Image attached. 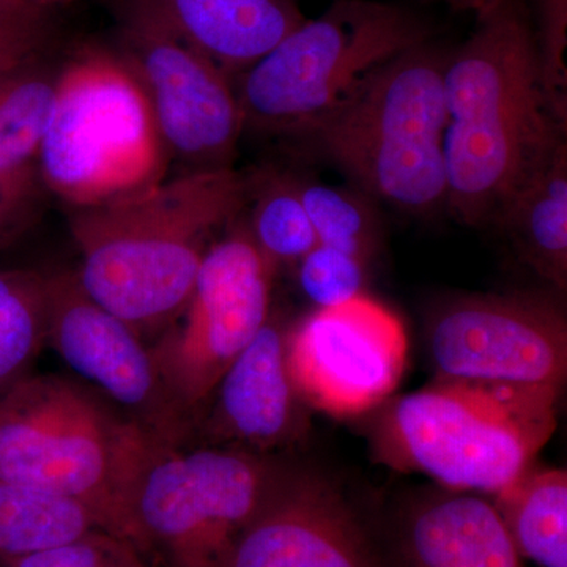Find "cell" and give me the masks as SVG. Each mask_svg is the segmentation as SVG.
<instances>
[{
    "mask_svg": "<svg viewBox=\"0 0 567 567\" xmlns=\"http://www.w3.org/2000/svg\"><path fill=\"white\" fill-rule=\"evenodd\" d=\"M275 274L248 226L235 219L205 254L181 317L148 344L194 434L216 383L271 316Z\"/></svg>",
    "mask_w": 567,
    "mask_h": 567,
    "instance_id": "9c48e42d",
    "label": "cell"
},
{
    "mask_svg": "<svg viewBox=\"0 0 567 567\" xmlns=\"http://www.w3.org/2000/svg\"><path fill=\"white\" fill-rule=\"evenodd\" d=\"M246 226L257 249L275 270L282 265H297L319 245L293 177H271L262 183L254 196L251 218Z\"/></svg>",
    "mask_w": 567,
    "mask_h": 567,
    "instance_id": "cb8c5ba5",
    "label": "cell"
},
{
    "mask_svg": "<svg viewBox=\"0 0 567 567\" xmlns=\"http://www.w3.org/2000/svg\"><path fill=\"white\" fill-rule=\"evenodd\" d=\"M58 69L47 58L0 78V186L24 203L39 181L41 141L54 103Z\"/></svg>",
    "mask_w": 567,
    "mask_h": 567,
    "instance_id": "d6986e66",
    "label": "cell"
},
{
    "mask_svg": "<svg viewBox=\"0 0 567 567\" xmlns=\"http://www.w3.org/2000/svg\"><path fill=\"white\" fill-rule=\"evenodd\" d=\"M409 339L393 311L360 297L289 327L287 358L309 409L354 417L385 404L404 375Z\"/></svg>",
    "mask_w": 567,
    "mask_h": 567,
    "instance_id": "4fadbf2b",
    "label": "cell"
},
{
    "mask_svg": "<svg viewBox=\"0 0 567 567\" xmlns=\"http://www.w3.org/2000/svg\"><path fill=\"white\" fill-rule=\"evenodd\" d=\"M293 185L319 245L350 254L368 264L382 240V224L372 197L358 188H339L315 181Z\"/></svg>",
    "mask_w": 567,
    "mask_h": 567,
    "instance_id": "603a6c76",
    "label": "cell"
},
{
    "mask_svg": "<svg viewBox=\"0 0 567 567\" xmlns=\"http://www.w3.org/2000/svg\"><path fill=\"white\" fill-rule=\"evenodd\" d=\"M431 40L423 18L375 0H336L238 74L245 126L293 137L346 102L361 82L410 48Z\"/></svg>",
    "mask_w": 567,
    "mask_h": 567,
    "instance_id": "ba28073f",
    "label": "cell"
},
{
    "mask_svg": "<svg viewBox=\"0 0 567 567\" xmlns=\"http://www.w3.org/2000/svg\"><path fill=\"white\" fill-rule=\"evenodd\" d=\"M535 29L543 81L551 106L566 123L567 0H536Z\"/></svg>",
    "mask_w": 567,
    "mask_h": 567,
    "instance_id": "4316f807",
    "label": "cell"
},
{
    "mask_svg": "<svg viewBox=\"0 0 567 567\" xmlns=\"http://www.w3.org/2000/svg\"><path fill=\"white\" fill-rule=\"evenodd\" d=\"M166 29L233 78L251 69L306 18L297 0H104Z\"/></svg>",
    "mask_w": 567,
    "mask_h": 567,
    "instance_id": "2e32d148",
    "label": "cell"
},
{
    "mask_svg": "<svg viewBox=\"0 0 567 567\" xmlns=\"http://www.w3.org/2000/svg\"><path fill=\"white\" fill-rule=\"evenodd\" d=\"M561 394L436 379L377 417L380 462L456 492L496 494L524 473L557 429Z\"/></svg>",
    "mask_w": 567,
    "mask_h": 567,
    "instance_id": "277c9868",
    "label": "cell"
},
{
    "mask_svg": "<svg viewBox=\"0 0 567 567\" xmlns=\"http://www.w3.org/2000/svg\"><path fill=\"white\" fill-rule=\"evenodd\" d=\"M147 440L70 377L31 374L0 399V480L76 499L132 546L126 488Z\"/></svg>",
    "mask_w": 567,
    "mask_h": 567,
    "instance_id": "8992f818",
    "label": "cell"
},
{
    "mask_svg": "<svg viewBox=\"0 0 567 567\" xmlns=\"http://www.w3.org/2000/svg\"><path fill=\"white\" fill-rule=\"evenodd\" d=\"M117 44L183 173L233 169L245 123L233 78L155 22L112 13Z\"/></svg>",
    "mask_w": 567,
    "mask_h": 567,
    "instance_id": "7c38bea8",
    "label": "cell"
},
{
    "mask_svg": "<svg viewBox=\"0 0 567 567\" xmlns=\"http://www.w3.org/2000/svg\"><path fill=\"white\" fill-rule=\"evenodd\" d=\"M446 58L431 40L401 52L293 141L372 199L420 216L445 207Z\"/></svg>",
    "mask_w": 567,
    "mask_h": 567,
    "instance_id": "3957f363",
    "label": "cell"
},
{
    "mask_svg": "<svg viewBox=\"0 0 567 567\" xmlns=\"http://www.w3.org/2000/svg\"><path fill=\"white\" fill-rule=\"evenodd\" d=\"M440 2H445L456 10L473 11V13L480 14L481 11L488 9L496 0H440Z\"/></svg>",
    "mask_w": 567,
    "mask_h": 567,
    "instance_id": "4dcf8cb0",
    "label": "cell"
},
{
    "mask_svg": "<svg viewBox=\"0 0 567 567\" xmlns=\"http://www.w3.org/2000/svg\"><path fill=\"white\" fill-rule=\"evenodd\" d=\"M286 466L275 454L148 440L126 488L133 546L155 567H226Z\"/></svg>",
    "mask_w": 567,
    "mask_h": 567,
    "instance_id": "52a82bcc",
    "label": "cell"
},
{
    "mask_svg": "<svg viewBox=\"0 0 567 567\" xmlns=\"http://www.w3.org/2000/svg\"><path fill=\"white\" fill-rule=\"evenodd\" d=\"M496 513L522 558L567 567V473L528 466L495 494Z\"/></svg>",
    "mask_w": 567,
    "mask_h": 567,
    "instance_id": "ffe728a7",
    "label": "cell"
},
{
    "mask_svg": "<svg viewBox=\"0 0 567 567\" xmlns=\"http://www.w3.org/2000/svg\"><path fill=\"white\" fill-rule=\"evenodd\" d=\"M248 199L249 181L233 167L70 210L82 289L151 344L181 317L205 254Z\"/></svg>",
    "mask_w": 567,
    "mask_h": 567,
    "instance_id": "7a4b0ae2",
    "label": "cell"
},
{
    "mask_svg": "<svg viewBox=\"0 0 567 567\" xmlns=\"http://www.w3.org/2000/svg\"><path fill=\"white\" fill-rule=\"evenodd\" d=\"M447 52L443 91L446 204L466 226H491L506 200L566 142L543 81L522 0H496Z\"/></svg>",
    "mask_w": 567,
    "mask_h": 567,
    "instance_id": "6da1fadb",
    "label": "cell"
},
{
    "mask_svg": "<svg viewBox=\"0 0 567 567\" xmlns=\"http://www.w3.org/2000/svg\"><path fill=\"white\" fill-rule=\"evenodd\" d=\"M47 347V276L0 270V399L32 374Z\"/></svg>",
    "mask_w": 567,
    "mask_h": 567,
    "instance_id": "7402d4cb",
    "label": "cell"
},
{
    "mask_svg": "<svg viewBox=\"0 0 567 567\" xmlns=\"http://www.w3.org/2000/svg\"><path fill=\"white\" fill-rule=\"evenodd\" d=\"M436 379L563 394L567 375L565 312L529 293L466 295L429 320Z\"/></svg>",
    "mask_w": 567,
    "mask_h": 567,
    "instance_id": "8fae6325",
    "label": "cell"
},
{
    "mask_svg": "<svg viewBox=\"0 0 567 567\" xmlns=\"http://www.w3.org/2000/svg\"><path fill=\"white\" fill-rule=\"evenodd\" d=\"M402 567H524L494 505L470 492L417 499L402 518Z\"/></svg>",
    "mask_w": 567,
    "mask_h": 567,
    "instance_id": "e0dca14e",
    "label": "cell"
},
{
    "mask_svg": "<svg viewBox=\"0 0 567 567\" xmlns=\"http://www.w3.org/2000/svg\"><path fill=\"white\" fill-rule=\"evenodd\" d=\"M37 9H40V7L32 6V3L25 2V0H0V24L17 20L22 14Z\"/></svg>",
    "mask_w": 567,
    "mask_h": 567,
    "instance_id": "f546056e",
    "label": "cell"
},
{
    "mask_svg": "<svg viewBox=\"0 0 567 567\" xmlns=\"http://www.w3.org/2000/svg\"><path fill=\"white\" fill-rule=\"evenodd\" d=\"M171 156L151 103L115 48L84 44L58 66L39 181L70 210L166 181Z\"/></svg>",
    "mask_w": 567,
    "mask_h": 567,
    "instance_id": "5b68a950",
    "label": "cell"
},
{
    "mask_svg": "<svg viewBox=\"0 0 567 567\" xmlns=\"http://www.w3.org/2000/svg\"><path fill=\"white\" fill-rule=\"evenodd\" d=\"M301 290L317 308H331L363 295L365 262L317 245L297 264Z\"/></svg>",
    "mask_w": 567,
    "mask_h": 567,
    "instance_id": "d4e9b609",
    "label": "cell"
},
{
    "mask_svg": "<svg viewBox=\"0 0 567 567\" xmlns=\"http://www.w3.org/2000/svg\"><path fill=\"white\" fill-rule=\"evenodd\" d=\"M44 276L47 347L153 442L194 445L193 420L164 383L148 342L89 297L76 271Z\"/></svg>",
    "mask_w": 567,
    "mask_h": 567,
    "instance_id": "30bf717a",
    "label": "cell"
},
{
    "mask_svg": "<svg viewBox=\"0 0 567 567\" xmlns=\"http://www.w3.org/2000/svg\"><path fill=\"white\" fill-rule=\"evenodd\" d=\"M25 2L40 7V9L51 10V7L59 6V3L73 2V0H25Z\"/></svg>",
    "mask_w": 567,
    "mask_h": 567,
    "instance_id": "1f68e13d",
    "label": "cell"
},
{
    "mask_svg": "<svg viewBox=\"0 0 567 567\" xmlns=\"http://www.w3.org/2000/svg\"><path fill=\"white\" fill-rule=\"evenodd\" d=\"M0 567H155L132 544L95 529L87 535L25 557L3 559Z\"/></svg>",
    "mask_w": 567,
    "mask_h": 567,
    "instance_id": "484cf974",
    "label": "cell"
},
{
    "mask_svg": "<svg viewBox=\"0 0 567 567\" xmlns=\"http://www.w3.org/2000/svg\"><path fill=\"white\" fill-rule=\"evenodd\" d=\"M20 204V200L14 199L6 188L0 186V246L6 244L17 229V215L13 213Z\"/></svg>",
    "mask_w": 567,
    "mask_h": 567,
    "instance_id": "f1b7e54d",
    "label": "cell"
},
{
    "mask_svg": "<svg viewBox=\"0 0 567 567\" xmlns=\"http://www.w3.org/2000/svg\"><path fill=\"white\" fill-rule=\"evenodd\" d=\"M102 529L76 499L0 480V561L73 543Z\"/></svg>",
    "mask_w": 567,
    "mask_h": 567,
    "instance_id": "44dd1931",
    "label": "cell"
},
{
    "mask_svg": "<svg viewBox=\"0 0 567 567\" xmlns=\"http://www.w3.org/2000/svg\"><path fill=\"white\" fill-rule=\"evenodd\" d=\"M54 39L50 10L37 9L0 24V78L47 58Z\"/></svg>",
    "mask_w": 567,
    "mask_h": 567,
    "instance_id": "83f0119b",
    "label": "cell"
},
{
    "mask_svg": "<svg viewBox=\"0 0 567 567\" xmlns=\"http://www.w3.org/2000/svg\"><path fill=\"white\" fill-rule=\"evenodd\" d=\"M226 567H382L333 483L287 465L235 540Z\"/></svg>",
    "mask_w": 567,
    "mask_h": 567,
    "instance_id": "5bb4252c",
    "label": "cell"
},
{
    "mask_svg": "<svg viewBox=\"0 0 567 567\" xmlns=\"http://www.w3.org/2000/svg\"><path fill=\"white\" fill-rule=\"evenodd\" d=\"M491 226L511 238L540 278L567 287V144L533 174L496 213Z\"/></svg>",
    "mask_w": 567,
    "mask_h": 567,
    "instance_id": "ac0fdd59",
    "label": "cell"
},
{
    "mask_svg": "<svg viewBox=\"0 0 567 567\" xmlns=\"http://www.w3.org/2000/svg\"><path fill=\"white\" fill-rule=\"evenodd\" d=\"M289 324L271 315L227 368L196 423L194 445L274 454L308 429V409L287 358Z\"/></svg>",
    "mask_w": 567,
    "mask_h": 567,
    "instance_id": "9a60e30c",
    "label": "cell"
}]
</instances>
